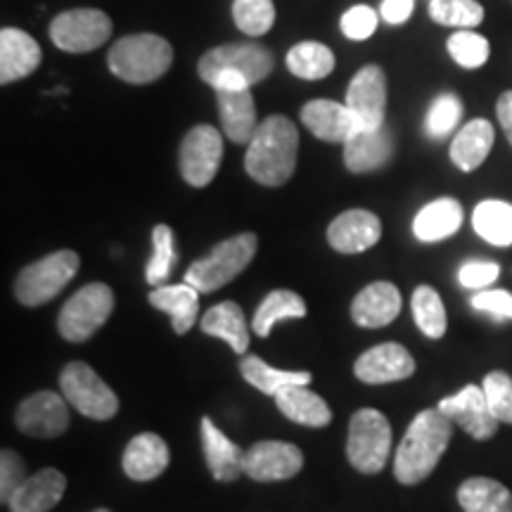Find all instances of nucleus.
<instances>
[{
	"label": "nucleus",
	"instance_id": "obj_17",
	"mask_svg": "<svg viewBox=\"0 0 512 512\" xmlns=\"http://www.w3.org/2000/svg\"><path fill=\"white\" fill-rule=\"evenodd\" d=\"M382 238V221L373 211L349 209L328 226V242L339 254H361Z\"/></svg>",
	"mask_w": 512,
	"mask_h": 512
},
{
	"label": "nucleus",
	"instance_id": "obj_35",
	"mask_svg": "<svg viewBox=\"0 0 512 512\" xmlns=\"http://www.w3.org/2000/svg\"><path fill=\"white\" fill-rule=\"evenodd\" d=\"M335 55L328 46L318 41H302L287 53V69L304 81H318L332 74L335 69Z\"/></svg>",
	"mask_w": 512,
	"mask_h": 512
},
{
	"label": "nucleus",
	"instance_id": "obj_39",
	"mask_svg": "<svg viewBox=\"0 0 512 512\" xmlns=\"http://www.w3.org/2000/svg\"><path fill=\"white\" fill-rule=\"evenodd\" d=\"M448 55L453 57V62L460 64L463 69H479L489 62L491 46L482 34L472 29H458L456 34L446 41Z\"/></svg>",
	"mask_w": 512,
	"mask_h": 512
},
{
	"label": "nucleus",
	"instance_id": "obj_31",
	"mask_svg": "<svg viewBox=\"0 0 512 512\" xmlns=\"http://www.w3.org/2000/svg\"><path fill=\"white\" fill-rule=\"evenodd\" d=\"M458 503L465 512H512L508 486L489 477H470L460 484Z\"/></svg>",
	"mask_w": 512,
	"mask_h": 512
},
{
	"label": "nucleus",
	"instance_id": "obj_36",
	"mask_svg": "<svg viewBox=\"0 0 512 512\" xmlns=\"http://www.w3.org/2000/svg\"><path fill=\"white\" fill-rule=\"evenodd\" d=\"M411 309L422 335H427L430 339H441L446 335V328H448L446 309H444V302H441L439 292L434 290V287L420 285L418 290L413 292Z\"/></svg>",
	"mask_w": 512,
	"mask_h": 512
},
{
	"label": "nucleus",
	"instance_id": "obj_41",
	"mask_svg": "<svg viewBox=\"0 0 512 512\" xmlns=\"http://www.w3.org/2000/svg\"><path fill=\"white\" fill-rule=\"evenodd\" d=\"M460 117H463V102H460L458 95L453 93H441L432 100L430 110H427L425 128L430 138H446L448 133L453 131L460 124Z\"/></svg>",
	"mask_w": 512,
	"mask_h": 512
},
{
	"label": "nucleus",
	"instance_id": "obj_37",
	"mask_svg": "<svg viewBox=\"0 0 512 512\" xmlns=\"http://www.w3.org/2000/svg\"><path fill=\"white\" fill-rule=\"evenodd\" d=\"M178 261L176 242H174V230L166 223H157L152 230V256L147 261L145 268V280L150 285L162 287L169 280L171 271H174Z\"/></svg>",
	"mask_w": 512,
	"mask_h": 512
},
{
	"label": "nucleus",
	"instance_id": "obj_29",
	"mask_svg": "<svg viewBox=\"0 0 512 512\" xmlns=\"http://www.w3.org/2000/svg\"><path fill=\"white\" fill-rule=\"evenodd\" d=\"M463 226V207L453 197H441L425 204L413 221V233L420 242H439L456 235Z\"/></svg>",
	"mask_w": 512,
	"mask_h": 512
},
{
	"label": "nucleus",
	"instance_id": "obj_5",
	"mask_svg": "<svg viewBox=\"0 0 512 512\" xmlns=\"http://www.w3.org/2000/svg\"><path fill=\"white\" fill-rule=\"evenodd\" d=\"M81 259L72 249H60L24 266L15 280V297L24 306H43L55 299L79 273Z\"/></svg>",
	"mask_w": 512,
	"mask_h": 512
},
{
	"label": "nucleus",
	"instance_id": "obj_20",
	"mask_svg": "<svg viewBox=\"0 0 512 512\" xmlns=\"http://www.w3.org/2000/svg\"><path fill=\"white\" fill-rule=\"evenodd\" d=\"M41 60V46L27 31L10 27L0 31V83L3 86L27 79L36 72Z\"/></svg>",
	"mask_w": 512,
	"mask_h": 512
},
{
	"label": "nucleus",
	"instance_id": "obj_44",
	"mask_svg": "<svg viewBox=\"0 0 512 512\" xmlns=\"http://www.w3.org/2000/svg\"><path fill=\"white\" fill-rule=\"evenodd\" d=\"M377 22H380V17H377L373 8H368V5H354V8L342 15L339 29L351 41H366V38L375 34Z\"/></svg>",
	"mask_w": 512,
	"mask_h": 512
},
{
	"label": "nucleus",
	"instance_id": "obj_16",
	"mask_svg": "<svg viewBox=\"0 0 512 512\" xmlns=\"http://www.w3.org/2000/svg\"><path fill=\"white\" fill-rule=\"evenodd\" d=\"M354 373L366 384L401 382L415 373V361L406 347L396 342H384L358 356Z\"/></svg>",
	"mask_w": 512,
	"mask_h": 512
},
{
	"label": "nucleus",
	"instance_id": "obj_27",
	"mask_svg": "<svg viewBox=\"0 0 512 512\" xmlns=\"http://www.w3.org/2000/svg\"><path fill=\"white\" fill-rule=\"evenodd\" d=\"M147 299L155 309L169 313L176 335L190 332L192 325L197 323V316H200V292L188 283L155 287Z\"/></svg>",
	"mask_w": 512,
	"mask_h": 512
},
{
	"label": "nucleus",
	"instance_id": "obj_40",
	"mask_svg": "<svg viewBox=\"0 0 512 512\" xmlns=\"http://www.w3.org/2000/svg\"><path fill=\"white\" fill-rule=\"evenodd\" d=\"M235 27L247 36H264L275 24L273 0H233Z\"/></svg>",
	"mask_w": 512,
	"mask_h": 512
},
{
	"label": "nucleus",
	"instance_id": "obj_4",
	"mask_svg": "<svg viewBox=\"0 0 512 512\" xmlns=\"http://www.w3.org/2000/svg\"><path fill=\"white\" fill-rule=\"evenodd\" d=\"M256 249H259V238L254 233L233 235V238L219 242L207 256L197 259L185 271V283L195 287L200 294L221 290L252 264Z\"/></svg>",
	"mask_w": 512,
	"mask_h": 512
},
{
	"label": "nucleus",
	"instance_id": "obj_48",
	"mask_svg": "<svg viewBox=\"0 0 512 512\" xmlns=\"http://www.w3.org/2000/svg\"><path fill=\"white\" fill-rule=\"evenodd\" d=\"M496 114H498V121H501L505 138H508V143L512 145V91H505L501 98H498Z\"/></svg>",
	"mask_w": 512,
	"mask_h": 512
},
{
	"label": "nucleus",
	"instance_id": "obj_24",
	"mask_svg": "<svg viewBox=\"0 0 512 512\" xmlns=\"http://www.w3.org/2000/svg\"><path fill=\"white\" fill-rule=\"evenodd\" d=\"M64 491H67V477L60 470L55 467L38 470L10 498V512H50L62 501Z\"/></svg>",
	"mask_w": 512,
	"mask_h": 512
},
{
	"label": "nucleus",
	"instance_id": "obj_30",
	"mask_svg": "<svg viewBox=\"0 0 512 512\" xmlns=\"http://www.w3.org/2000/svg\"><path fill=\"white\" fill-rule=\"evenodd\" d=\"M273 399H275V406L280 408V413H283L285 418H290L292 422H297V425H304V427L330 425L332 420L330 406L325 403V399H320L316 392H311L309 387H304V384H292V387L280 389Z\"/></svg>",
	"mask_w": 512,
	"mask_h": 512
},
{
	"label": "nucleus",
	"instance_id": "obj_2",
	"mask_svg": "<svg viewBox=\"0 0 512 512\" xmlns=\"http://www.w3.org/2000/svg\"><path fill=\"white\" fill-rule=\"evenodd\" d=\"M299 150V131L283 114H273L256 128L249 140L245 169L256 183L266 188L285 185L294 174Z\"/></svg>",
	"mask_w": 512,
	"mask_h": 512
},
{
	"label": "nucleus",
	"instance_id": "obj_23",
	"mask_svg": "<svg viewBox=\"0 0 512 512\" xmlns=\"http://www.w3.org/2000/svg\"><path fill=\"white\" fill-rule=\"evenodd\" d=\"M121 467L133 482H152L169 467V446L159 434H138L128 441Z\"/></svg>",
	"mask_w": 512,
	"mask_h": 512
},
{
	"label": "nucleus",
	"instance_id": "obj_14",
	"mask_svg": "<svg viewBox=\"0 0 512 512\" xmlns=\"http://www.w3.org/2000/svg\"><path fill=\"white\" fill-rule=\"evenodd\" d=\"M304 467L302 448L287 441H259L245 453V475L254 482H285Z\"/></svg>",
	"mask_w": 512,
	"mask_h": 512
},
{
	"label": "nucleus",
	"instance_id": "obj_45",
	"mask_svg": "<svg viewBox=\"0 0 512 512\" xmlns=\"http://www.w3.org/2000/svg\"><path fill=\"white\" fill-rule=\"evenodd\" d=\"M501 268L494 261H467L458 271L460 285L467 290H486L491 283H496Z\"/></svg>",
	"mask_w": 512,
	"mask_h": 512
},
{
	"label": "nucleus",
	"instance_id": "obj_6",
	"mask_svg": "<svg viewBox=\"0 0 512 512\" xmlns=\"http://www.w3.org/2000/svg\"><path fill=\"white\" fill-rule=\"evenodd\" d=\"M392 451V425L375 408H361L349 422L347 458L363 475H377Z\"/></svg>",
	"mask_w": 512,
	"mask_h": 512
},
{
	"label": "nucleus",
	"instance_id": "obj_25",
	"mask_svg": "<svg viewBox=\"0 0 512 512\" xmlns=\"http://www.w3.org/2000/svg\"><path fill=\"white\" fill-rule=\"evenodd\" d=\"M216 102H219L223 136L235 145H249L256 128H259L252 88H247V91H216Z\"/></svg>",
	"mask_w": 512,
	"mask_h": 512
},
{
	"label": "nucleus",
	"instance_id": "obj_28",
	"mask_svg": "<svg viewBox=\"0 0 512 512\" xmlns=\"http://www.w3.org/2000/svg\"><path fill=\"white\" fill-rule=\"evenodd\" d=\"M204 335L223 339L238 356H245L249 349V325L245 313L235 302H221L204 313L200 320Z\"/></svg>",
	"mask_w": 512,
	"mask_h": 512
},
{
	"label": "nucleus",
	"instance_id": "obj_10",
	"mask_svg": "<svg viewBox=\"0 0 512 512\" xmlns=\"http://www.w3.org/2000/svg\"><path fill=\"white\" fill-rule=\"evenodd\" d=\"M112 19L107 12L95 8H79L60 12L50 22V38L64 53H91L110 41Z\"/></svg>",
	"mask_w": 512,
	"mask_h": 512
},
{
	"label": "nucleus",
	"instance_id": "obj_18",
	"mask_svg": "<svg viewBox=\"0 0 512 512\" xmlns=\"http://www.w3.org/2000/svg\"><path fill=\"white\" fill-rule=\"evenodd\" d=\"M302 124L325 143H347L361 131L356 114L335 100H311L302 107Z\"/></svg>",
	"mask_w": 512,
	"mask_h": 512
},
{
	"label": "nucleus",
	"instance_id": "obj_26",
	"mask_svg": "<svg viewBox=\"0 0 512 512\" xmlns=\"http://www.w3.org/2000/svg\"><path fill=\"white\" fill-rule=\"evenodd\" d=\"M494 126L486 119H472L460 128L451 143V162L458 166L460 171L470 174V171L479 169L489 157L491 147H494Z\"/></svg>",
	"mask_w": 512,
	"mask_h": 512
},
{
	"label": "nucleus",
	"instance_id": "obj_43",
	"mask_svg": "<svg viewBox=\"0 0 512 512\" xmlns=\"http://www.w3.org/2000/svg\"><path fill=\"white\" fill-rule=\"evenodd\" d=\"M27 477L29 475L24 460L19 458L15 451H8V448H5V451L0 453V501L8 505L19 486L27 482Z\"/></svg>",
	"mask_w": 512,
	"mask_h": 512
},
{
	"label": "nucleus",
	"instance_id": "obj_12",
	"mask_svg": "<svg viewBox=\"0 0 512 512\" xmlns=\"http://www.w3.org/2000/svg\"><path fill=\"white\" fill-rule=\"evenodd\" d=\"M437 408L453 425H458L460 430H465L477 441L491 439L501 425L496 415L491 413L489 401H486L484 389L479 384H467L458 394L441 399Z\"/></svg>",
	"mask_w": 512,
	"mask_h": 512
},
{
	"label": "nucleus",
	"instance_id": "obj_21",
	"mask_svg": "<svg viewBox=\"0 0 512 512\" xmlns=\"http://www.w3.org/2000/svg\"><path fill=\"white\" fill-rule=\"evenodd\" d=\"M401 304L403 299L399 287L380 280V283H370L356 294V299L351 302V318L361 328H384L399 316Z\"/></svg>",
	"mask_w": 512,
	"mask_h": 512
},
{
	"label": "nucleus",
	"instance_id": "obj_42",
	"mask_svg": "<svg viewBox=\"0 0 512 512\" xmlns=\"http://www.w3.org/2000/svg\"><path fill=\"white\" fill-rule=\"evenodd\" d=\"M482 389L496 420L512 425V377L503 370H494L484 377Z\"/></svg>",
	"mask_w": 512,
	"mask_h": 512
},
{
	"label": "nucleus",
	"instance_id": "obj_38",
	"mask_svg": "<svg viewBox=\"0 0 512 512\" xmlns=\"http://www.w3.org/2000/svg\"><path fill=\"white\" fill-rule=\"evenodd\" d=\"M430 17L441 27L475 29L484 22V8L477 0H430Z\"/></svg>",
	"mask_w": 512,
	"mask_h": 512
},
{
	"label": "nucleus",
	"instance_id": "obj_15",
	"mask_svg": "<svg viewBox=\"0 0 512 512\" xmlns=\"http://www.w3.org/2000/svg\"><path fill=\"white\" fill-rule=\"evenodd\" d=\"M351 112L356 114L361 128L384 126V112H387V76L382 67L368 64L358 69L347 88V102Z\"/></svg>",
	"mask_w": 512,
	"mask_h": 512
},
{
	"label": "nucleus",
	"instance_id": "obj_33",
	"mask_svg": "<svg viewBox=\"0 0 512 512\" xmlns=\"http://www.w3.org/2000/svg\"><path fill=\"white\" fill-rule=\"evenodd\" d=\"M472 226L479 238L494 247L512 245V204L501 200H484L475 207Z\"/></svg>",
	"mask_w": 512,
	"mask_h": 512
},
{
	"label": "nucleus",
	"instance_id": "obj_7",
	"mask_svg": "<svg viewBox=\"0 0 512 512\" xmlns=\"http://www.w3.org/2000/svg\"><path fill=\"white\" fill-rule=\"evenodd\" d=\"M114 311V292L105 283H91L76 290L57 318V330L67 342H86Z\"/></svg>",
	"mask_w": 512,
	"mask_h": 512
},
{
	"label": "nucleus",
	"instance_id": "obj_46",
	"mask_svg": "<svg viewBox=\"0 0 512 512\" xmlns=\"http://www.w3.org/2000/svg\"><path fill=\"white\" fill-rule=\"evenodd\" d=\"M477 311L489 313L496 320H512V294L508 290H482L472 297Z\"/></svg>",
	"mask_w": 512,
	"mask_h": 512
},
{
	"label": "nucleus",
	"instance_id": "obj_47",
	"mask_svg": "<svg viewBox=\"0 0 512 512\" xmlns=\"http://www.w3.org/2000/svg\"><path fill=\"white\" fill-rule=\"evenodd\" d=\"M413 10H415V0H382L380 17L387 24H394V27H399V24L411 19Z\"/></svg>",
	"mask_w": 512,
	"mask_h": 512
},
{
	"label": "nucleus",
	"instance_id": "obj_1",
	"mask_svg": "<svg viewBox=\"0 0 512 512\" xmlns=\"http://www.w3.org/2000/svg\"><path fill=\"white\" fill-rule=\"evenodd\" d=\"M453 437V422L439 408L418 413L403 434L394 458V477L413 486L425 482L439 465Z\"/></svg>",
	"mask_w": 512,
	"mask_h": 512
},
{
	"label": "nucleus",
	"instance_id": "obj_8",
	"mask_svg": "<svg viewBox=\"0 0 512 512\" xmlns=\"http://www.w3.org/2000/svg\"><path fill=\"white\" fill-rule=\"evenodd\" d=\"M271 72L273 55L261 43H226V46L207 50L197 62V74L204 83L219 74H238L249 86H256Z\"/></svg>",
	"mask_w": 512,
	"mask_h": 512
},
{
	"label": "nucleus",
	"instance_id": "obj_22",
	"mask_svg": "<svg viewBox=\"0 0 512 512\" xmlns=\"http://www.w3.org/2000/svg\"><path fill=\"white\" fill-rule=\"evenodd\" d=\"M202 448H204V460L211 477L216 482H235L240 475H245V453L242 448L230 441L219 427L211 422V418H202Z\"/></svg>",
	"mask_w": 512,
	"mask_h": 512
},
{
	"label": "nucleus",
	"instance_id": "obj_32",
	"mask_svg": "<svg viewBox=\"0 0 512 512\" xmlns=\"http://www.w3.org/2000/svg\"><path fill=\"white\" fill-rule=\"evenodd\" d=\"M240 373L247 380V384H252L254 389H259V392H264L268 396H275L280 389L292 387V384H304V387H309V382L313 380L309 370H278L268 366L264 358L259 356L242 358Z\"/></svg>",
	"mask_w": 512,
	"mask_h": 512
},
{
	"label": "nucleus",
	"instance_id": "obj_9",
	"mask_svg": "<svg viewBox=\"0 0 512 512\" xmlns=\"http://www.w3.org/2000/svg\"><path fill=\"white\" fill-rule=\"evenodd\" d=\"M60 389L64 399L91 420H112L119 411V399L110 384L83 361L69 363L62 370Z\"/></svg>",
	"mask_w": 512,
	"mask_h": 512
},
{
	"label": "nucleus",
	"instance_id": "obj_11",
	"mask_svg": "<svg viewBox=\"0 0 512 512\" xmlns=\"http://www.w3.org/2000/svg\"><path fill=\"white\" fill-rule=\"evenodd\" d=\"M223 162V131L219 128L200 124L192 126L185 133L181 152H178V166L181 176L192 188H207L219 174Z\"/></svg>",
	"mask_w": 512,
	"mask_h": 512
},
{
	"label": "nucleus",
	"instance_id": "obj_19",
	"mask_svg": "<svg viewBox=\"0 0 512 512\" xmlns=\"http://www.w3.org/2000/svg\"><path fill=\"white\" fill-rule=\"evenodd\" d=\"M394 157V136L387 126L361 128L344 143V164L351 174L382 169Z\"/></svg>",
	"mask_w": 512,
	"mask_h": 512
},
{
	"label": "nucleus",
	"instance_id": "obj_49",
	"mask_svg": "<svg viewBox=\"0 0 512 512\" xmlns=\"http://www.w3.org/2000/svg\"><path fill=\"white\" fill-rule=\"evenodd\" d=\"M95 512H110V510H105V508H100V510H95Z\"/></svg>",
	"mask_w": 512,
	"mask_h": 512
},
{
	"label": "nucleus",
	"instance_id": "obj_13",
	"mask_svg": "<svg viewBox=\"0 0 512 512\" xmlns=\"http://www.w3.org/2000/svg\"><path fill=\"white\" fill-rule=\"evenodd\" d=\"M67 399L55 392H38L19 403L15 413L17 430L27 437L55 439L67 432L69 408Z\"/></svg>",
	"mask_w": 512,
	"mask_h": 512
},
{
	"label": "nucleus",
	"instance_id": "obj_34",
	"mask_svg": "<svg viewBox=\"0 0 512 512\" xmlns=\"http://www.w3.org/2000/svg\"><path fill=\"white\" fill-rule=\"evenodd\" d=\"M306 316V302L292 290H273L254 313L252 330L259 337L271 335L273 325L280 320H294Z\"/></svg>",
	"mask_w": 512,
	"mask_h": 512
},
{
	"label": "nucleus",
	"instance_id": "obj_3",
	"mask_svg": "<svg viewBox=\"0 0 512 512\" xmlns=\"http://www.w3.org/2000/svg\"><path fill=\"white\" fill-rule=\"evenodd\" d=\"M174 64V48L157 34H131L119 38L107 55V67L117 79L147 86L169 72Z\"/></svg>",
	"mask_w": 512,
	"mask_h": 512
}]
</instances>
